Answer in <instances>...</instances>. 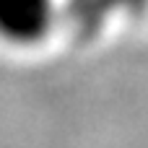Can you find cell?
<instances>
[{
	"instance_id": "6da1fadb",
	"label": "cell",
	"mask_w": 148,
	"mask_h": 148,
	"mask_svg": "<svg viewBox=\"0 0 148 148\" xmlns=\"http://www.w3.org/2000/svg\"><path fill=\"white\" fill-rule=\"evenodd\" d=\"M57 16V0H0V44L34 49L52 36Z\"/></svg>"
},
{
	"instance_id": "7a4b0ae2",
	"label": "cell",
	"mask_w": 148,
	"mask_h": 148,
	"mask_svg": "<svg viewBox=\"0 0 148 148\" xmlns=\"http://www.w3.org/2000/svg\"><path fill=\"white\" fill-rule=\"evenodd\" d=\"M88 21L99 23L109 13H140L148 8V0H81Z\"/></svg>"
}]
</instances>
